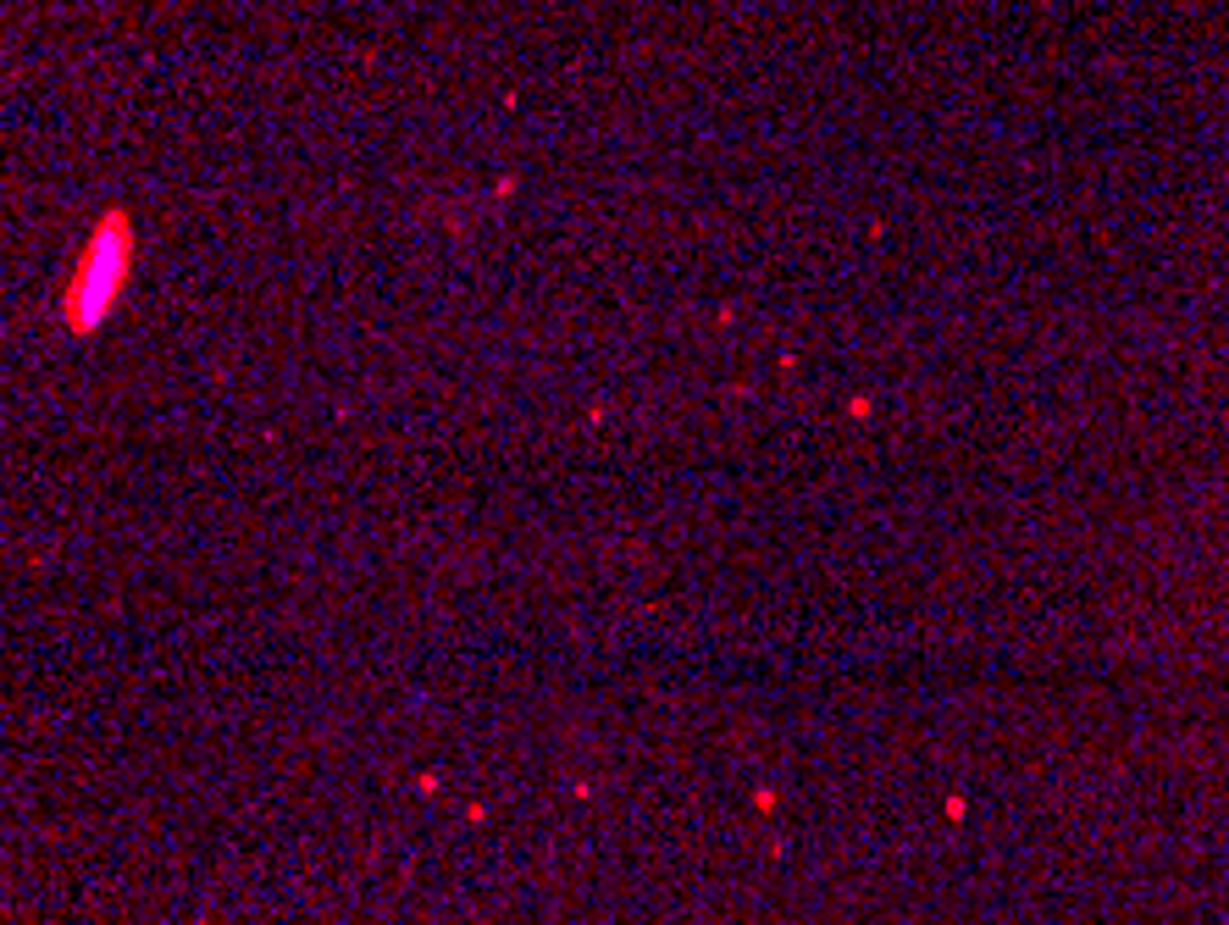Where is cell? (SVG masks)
Wrapping results in <instances>:
<instances>
[{
  "mask_svg": "<svg viewBox=\"0 0 1229 925\" xmlns=\"http://www.w3.org/2000/svg\"><path fill=\"white\" fill-rule=\"evenodd\" d=\"M128 272H133V228H128V217H106L95 228V239L84 244L78 272L67 277V294H61V311H67L72 333H95L100 316L128 289Z\"/></svg>",
  "mask_w": 1229,
  "mask_h": 925,
  "instance_id": "6da1fadb",
  "label": "cell"
}]
</instances>
